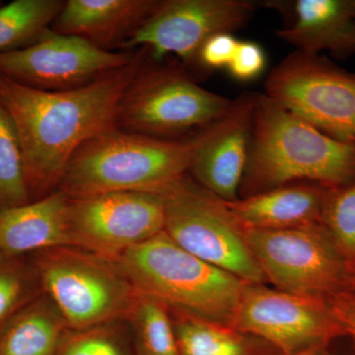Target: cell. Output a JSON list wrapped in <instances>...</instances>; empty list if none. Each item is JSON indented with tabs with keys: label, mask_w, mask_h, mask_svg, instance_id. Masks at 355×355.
Returning <instances> with one entry per match:
<instances>
[{
	"label": "cell",
	"mask_w": 355,
	"mask_h": 355,
	"mask_svg": "<svg viewBox=\"0 0 355 355\" xmlns=\"http://www.w3.org/2000/svg\"><path fill=\"white\" fill-rule=\"evenodd\" d=\"M144 64H132L67 90H42L0 74V105L19 139L30 196L60 184L70 159L88 140L119 128L121 98Z\"/></svg>",
	"instance_id": "cell-1"
},
{
	"label": "cell",
	"mask_w": 355,
	"mask_h": 355,
	"mask_svg": "<svg viewBox=\"0 0 355 355\" xmlns=\"http://www.w3.org/2000/svg\"><path fill=\"white\" fill-rule=\"evenodd\" d=\"M354 180L355 144L333 139L266 94H254L243 198L286 184L335 188Z\"/></svg>",
	"instance_id": "cell-2"
},
{
	"label": "cell",
	"mask_w": 355,
	"mask_h": 355,
	"mask_svg": "<svg viewBox=\"0 0 355 355\" xmlns=\"http://www.w3.org/2000/svg\"><path fill=\"white\" fill-rule=\"evenodd\" d=\"M210 128L182 139L120 128L102 133L70 159L60 191L70 198L113 191L156 193L190 172Z\"/></svg>",
	"instance_id": "cell-3"
},
{
	"label": "cell",
	"mask_w": 355,
	"mask_h": 355,
	"mask_svg": "<svg viewBox=\"0 0 355 355\" xmlns=\"http://www.w3.org/2000/svg\"><path fill=\"white\" fill-rule=\"evenodd\" d=\"M140 294L177 311L231 326L246 282L200 260L165 231L116 261Z\"/></svg>",
	"instance_id": "cell-4"
},
{
	"label": "cell",
	"mask_w": 355,
	"mask_h": 355,
	"mask_svg": "<svg viewBox=\"0 0 355 355\" xmlns=\"http://www.w3.org/2000/svg\"><path fill=\"white\" fill-rule=\"evenodd\" d=\"M144 64L121 98L118 127L175 139L193 135L223 119L235 100L207 90L174 65Z\"/></svg>",
	"instance_id": "cell-5"
},
{
	"label": "cell",
	"mask_w": 355,
	"mask_h": 355,
	"mask_svg": "<svg viewBox=\"0 0 355 355\" xmlns=\"http://www.w3.org/2000/svg\"><path fill=\"white\" fill-rule=\"evenodd\" d=\"M38 272L67 328H100L132 314L137 292L116 261L80 248H53L42 251Z\"/></svg>",
	"instance_id": "cell-6"
},
{
	"label": "cell",
	"mask_w": 355,
	"mask_h": 355,
	"mask_svg": "<svg viewBox=\"0 0 355 355\" xmlns=\"http://www.w3.org/2000/svg\"><path fill=\"white\" fill-rule=\"evenodd\" d=\"M163 198L166 234L189 253L249 284L266 279L227 203L188 175L156 191Z\"/></svg>",
	"instance_id": "cell-7"
},
{
	"label": "cell",
	"mask_w": 355,
	"mask_h": 355,
	"mask_svg": "<svg viewBox=\"0 0 355 355\" xmlns=\"http://www.w3.org/2000/svg\"><path fill=\"white\" fill-rule=\"evenodd\" d=\"M244 234L266 282L275 288L324 301L352 291V270L322 224L244 229Z\"/></svg>",
	"instance_id": "cell-8"
},
{
	"label": "cell",
	"mask_w": 355,
	"mask_h": 355,
	"mask_svg": "<svg viewBox=\"0 0 355 355\" xmlns=\"http://www.w3.org/2000/svg\"><path fill=\"white\" fill-rule=\"evenodd\" d=\"M265 94L340 141L355 144V73L316 53L295 51L275 65Z\"/></svg>",
	"instance_id": "cell-9"
},
{
	"label": "cell",
	"mask_w": 355,
	"mask_h": 355,
	"mask_svg": "<svg viewBox=\"0 0 355 355\" xmlns=\"http://www.w3.org/2000/svg\"><path fill=\"white\" fill-rule=\"evenodd\" d=\"M231 327L270 343L284 355L327 349L345 338L329 301L247 284Z\"/></svg>",
	"instance_id": "cell-10"
},
{
	"label": "cell",
	"mask_w": 355,
	"mask_h": 355,
	"mask_svg": "<svg viewBox=\"0 0 355 355\" xmlns=\"http://www.w3.org/2000/svg\"><path fill=\"white\" fill-rule=\"evenodd\" d=\"M69 223L72 247L116 261L164 231V202L159 193L149 191L70 198Z\"/></svg>",
	"instance_id": "cell-11"
},
{
	"label": "cell",
	"mask_w": 355,
	"mask_h": 355,
	"mask_svg": "<svg viewBox=\"0 0 355 355\" xmlns=\"http://www.w3.org/2000/svg\"><path fill=\"white\" fill-rule=\"evenodd\" d=\"M259 3L252 0H165L121 48L144 46L154 62L175 55L197 64L198 53L207 40L221 33L241 29Z\"/></svg>",
	"instance_id": "cell-12"
},
{
	"label": "cell",
	"mask_w": 355,
	"mask_h": 355,
	"mask_svg": "<svg viewBox=\"0 0 355 355\" xmlns=\"http://www.w3.org/2000/svg\"><path fill=\"white\" fill-rule=\"evenodd\" d=\"M135 57L48 29L29 46L0 53V74L32 88L67 90L132 64Z\"/></svg>",
	"instance_id": "cell-13"
},
{
	"label": "cell",
	"mask_w": 355,
	"mask_h": 355,
	"mask_svg": "<svg viewBox=\"0 0 355 355\" xmlns=\"http://www.w3.org/2000/svg\"><path fill=\"white\" fill-rule=\"evenodd\" d=\"M254 96H240L231 111L211 125L191 164L195 181L225 202L238 200L246 170Z\"/></svg>",
	"instance_id": "cell-14"
},
{
	"label": "cell",
	"mask_w": 355,
	"mask_h": 355,
	"mask_svg": "<svg viewBox=\"0 0 355 355\" xmlns=\"http://www.w3.org/2000/svg\"><path fill=\"white\" fill-rule=\"evenodd\" d=\"M69 197L58 191L19 207L0 209V254L72 247Z\"/></svg>",
	"instance_id": "cell-15"
},
{
	"label": "cell",
	"mask_w": 355,
	"mask_h": 355,
	"mask_svg": "<svg viewBox=\"0 0 355 355\" xmlns=\"http://www.w3.org/2000/svg\"><path fill=\"white\" fill-rule=\"evenodd\" d=\"M329 191L322 184H291L226 203L244 229L284 230L321 224Z\"/></svg>",
	"instance_id": "cell-16"
},
{
	"label": "cell",
	"mask_w": 355,
	"mask_h": 355,
	"mask_svg": "<svg viewBox=\"0 0 355 355\" xmlns=\"http://www.w3.org/2000/svg\"><path fill=\"white\" fill-rule=\"evenodd\" d=\"M156 0H69L53 31L87 40L103 48L121 46L158 6Z\"/></svg>",
	"instance_id": "cell-17"
},
{
	"label": "cell",
	"mask_w": 355,
	"mask_h": 355,
	"mask_svg": "<svg viewBox=\"0 0 355 355\" xmlns=\"http://www.w3.org/2000/svg\"><path fill=\"white\" fill-rule=\"evenodd\" d=\"M294 21L277 32L296 51H330L338 58L355 55L354 0H297Z\"/></svg>",
	"instance_id": "cell-18"
},
{
	"label": "cell",
	"mask_w": 355,
	"mask_h": 355,
	"mask_svg": "<svg viewBox=\"0 0 355 355\" xmlns=\"http://www.w3.org/2000/svg\"><path fill=\"white\" fill-rule=\"evenodd\" d=\"M169 312L180 355H284L261 338L228 324Z\"/></svg>",
	"instance_id": "cell-19"
},
{
	"label": "cell",
	"mask_w": 355,
	"mask_h": 355,
	"mask_svg": "<svg viewBox=\"0 0 355 355\" xmlns=\"http://www.w3.org/2000/svg\"><path fill=\"white\" fill-rule=\"evenodd\" d=\"M67 328L51 300L18 310L0 329V355H58Z\"/></svg>",
	"instance_id": "cell-20"
},
{
	"label": "cell",
	"mask_w": 355,
	"mask_h": 355,
	"mask_svg": "<svg viewBox=\"0 0 355 355\" xmlns=\"http://www.w3.org/2000/svg\"><path fill=\"white\" fill-rule=\"evenodd\" d=\"M64 6L60 0H14L0 6V53L34 43L53 25Z\"/></svg>",
	"instance_id": "cell-21"
},
{
	"label": "cell",
	"mask_w": 355,
	"mask_h": 355,
	"mask_svg": "<svg viewBox=\"0 0 355 355\" xmlns=\"http://www.w3.org/2000/svg\"><path fill=\"white\" fill-rule=\"evenodd\" d=\"M130 317L135 324L140 355H180L171 315L167 307L137 292Z\"/></svg>",
	"instance_id": "cell-22"
},
{
	"label": "cell",
	"mask_w": 355,
	"mask_h": 355,
	"mask_svg": "<svg viewBox=\"0 0 355 355\" xmlns=\"http://www.w3.org/2000/svg\"><path fill=\"white\" fill-rule=\"evenodd\" d=\"M31 202L17 132L0 105V209Z\"/></svg>",
	"instance_id": "cell-23"
},
{
	"label": "cell",
	"mask_w": 355,
	"mask_h": 355,
	"mask_svg": "<svg viewBox=\"0 0 355 355\" xmlns=\"http://www.w3.org/2000/svg\"><path fill=\"white\" fill-rule=\"evenodd\" d=\"M322 225L343 259L355 270V180L330 188L324 203Z\"/></svg>",
	"instance_id": "cell-24"
},
{
	"label": "cell",
	"mask_w": 355,
	"mask_h": 355,
	"mask_svg": "<svg viewBox=\"0 0 355 355\" xmlns=\"http://www.w3.org/2000/svg\"><path fill=\"white\" fill-rule=\"evenodd\" d=\"M29 275L13 257L0 254V324L22 308L31 291Z\"/></svg>",
	"instance_id": "cell-25"
},
{
	"label": "cell",
	"mask_w": 355,
	"mask_h": 355,
	"mask_svg": "<svg viewBox=\"0 0 355 355\" xmlns=\"http://www.w3.org/2000/svg\"><path fill=\"white\" fill-rule=\"evenodd\" d=\"M58 355H128L118 340L100 328L76 331L62 343Z\"/></svg>",
	"instance_id": "cell-26"
},
{
	"label": "cell",
	"mask_w": 355,
	"mask_h": 355,
	"mask_svg": "<svg viewBox=\"0 0 355 355\" xmlns=\"http://www.w3.org/2000/svg\"><path fill=\"white\" fill-rule=\"evenodd\" d=\"M266 67L265 51L261 44L250 41H239L227 71L240 83H250L258 78Z\"/></svg>",
	"instance_id": "cell-27"
},
{
	"label": "cell",
	"mask_w": 355,
	"mask_h": 355,
	"mask_svg": "<svg viewBox=\"0 0 355 355\" xmlns=\"http://www.w3.org/2000/svg\"><path fill=\"white\" fill-rule=\"evenodd\" d=\"M239 40L230 33H221L205 42L198 53L197 64L202 69H227L234 57Z\"/></svg>",
	"instance_id": "cell-28"
},
{
	"label": "cell",
	"mask_w": 355,
	"mask_h": 355,
	"mask_svg": "<svg viewBox=\"0 0 355 355\" xmlns=\"http://www.w3.org/2000/svg\"><path fill=\"white\" fill-rule=\"evenodd\" d=\"M329 303L345 338H349L355 349V292H343L331 298Z\"/></svg>",
	"instance_id": "cell-29"
},
{
	"label": "cell",
	"mask_w": 355,
	"mask_h": 355,
	"mask_svg": "<svg viewBox=\"0 0 355 355\" xmlns=\"http://www.w3.org/2000/svg\"><path fill=\"white\" fill-rule=\"evenodd\" d=\"M336 340L335 343H331L330 347H328V349H327L326 355H355V349L352 343H352V347H350L349 352H345V350H342L338 347V340Z\"/></svg>",
	"instance_id": "cell-30"
},
{
	"label": "cell",
	"mask_w": 355,
	"mask_h": 355,
	"mask_svg": "<svg viewBox=\"0 0 355 355\" xmlns=\"http://www.w3.org/2000/svg\"><path fill=\"white\" fill-rule=\"evenodd\" d=\"M327 349H314L306 350V352H300V354L293 355H326Z\"/></svg>",
	"instance_id": "cell-31"
},
{
	"label": "cell",
	"mask_w": 355,
	"mask_h": 355,
	"mask_svg": "<svg viewBox=\"0 0 355 355\" xmlns=\"http://www.w3.org/2000/svg\"><path fill=\"white\" fill-rule=\"evenodd\" d=\"M352 291L355 292V270H354V275H352Z\"/></svg>",
	"instance_id": "cell-32"
},
{
	"label": "cell",
	"mask_w": 355,
	"mask_h": 355,
	"mask_svg": "<svg viewBox=\"0 0 355 355\" xmlns=\"http://www.w3.org/2000/svg\"><path fill=\"white\" fill-rule=\"evenodd\" d=\"M354 6H355V0H354Z\"/></svg>",
	"instance_id": "cell-33"
}]
</instances>
